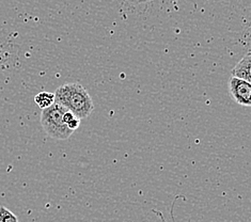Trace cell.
Segmentation results:
<instances>
[{"label": "cell", "mask_w": 251, "mask_h": 222, "mask_svg": "<svg viewBox=\"0 0 251 222\" xmlns=\"http://www.w3.org/2000/svg\"><path fill=\"white\" fill-rule=\"evenodd\" d=\"M55 103L61 105L79 120L91 115L94 105L90 94L80 83H67L55 91Z\"/></svg>", "instance_id": "6da1fadb"}, {"label": "cell", "mask_w": 251, "mask_h": 222, "mask_svg": "<svg viewBox=\"0 0 251 222\" xmlns=\"http://www.w3.org/2000/svg\"><path fill=\"white\" fill-rule=\"evenodd\" d=\"M65 111H68V109L56 103L45 108V109H42V127L47 135L56 140H67L74 133L63 121V115Z\"/></svg>", "instance_id": "7a4b0ae2"}, {"label": "cell", "mask_w": 251, "mask_h": 222, "mask_svg": "<svg viewBox=\"0 0 251 222\" xmlns=\"http://www.w3.org/2000/svg\"><path fill=\"white\" fill-rule=\"evenodd\" d=\"M229 93L233 100L238 105L249 107L251 105V85L250 82L245 81L234 76L230 77L228 82Z\"/></svg>", "instance_id": "3957f363"}, {"label": "cell", "mask_w": 251, "mask_h": 222, "mask_svg": "<svg viewBox=\"0 0 251 222\" xmlns=\"http://www.w3.org/2000/svg\"><path fill=\"white\" fill-rule=\"evenodd\" d=\"M250 69H251V52L248 51L246 55L241 59V61L238 62L234 68H233L232 76L250 82L251 81Z\"/></svg>", "instance_id": "277c9868"}, {"label": "cell", "mask_w": 251, "mask_h": 222, "mask_svg": "<svg viewBox=\"0 0 251 222\" xmlns=\"http://www.w3.org/2000/svg\"><path fill=\"white\" fill-rule=\"evenodd\" d=\"M34 101L41 109H45L55 103V94L50 92H41L35 95Z\"/></svg>", "instance_id": "5b68a950"}, {"label": "cell", "mask_w": 251, "mask_h": 222, "mask_svg": "<svg viewBox=\"0 0 251 222\" xmlns=\"http://www.w3.org/2000/svg\"><path fill=\"white\" fill-rule=\"evenodd\" d=\"M63 121L65 124H67L68 127L73 131H75L77 128H78L80 125V120L77 117H75L73 113L69 110L63 115Z\"/></svg>", "instance_id": "8992f818"}, {"label": "cell", "mask_w": 251, "mask_h": 222, "mask_svg": "<svg viewBox=\"0 0 251 222\" xmlns=\"http://www.w3.org/2000/svg\"><path fill=\"white\" fill-rule=\"evenodd\" d=\"M0 222H19V219L7 207L0 206Z\"/></svg>", "instance_id": "52a82bcc"}, {"label": "cell", "mask_w": 251, "mask_h": 222, "mask_svg": "<svg viewBox=\"0 0 251 222\" xmlns=\"http://www.w3.org/2000/svg\"><path fill=\"white\" fill-rule=\"evenodd\" d=\"M126 1H129L131 3H143V2L152 1V0H126Z\"/></svg>", "instance_id": "ba28073f"}]
</instances>
